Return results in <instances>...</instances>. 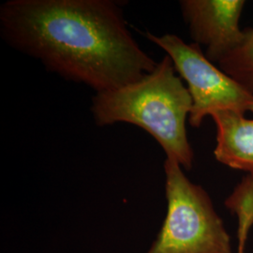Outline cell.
<instances>
[{
    "mask_svg": "<svg viewBox=\"0 0 253 253\" xmlns=\"http://www.w3.org/2000/svg\"><path fill=\"white\" fill-rule=\"evenodd\" d=\"M242 43L227 54L217 66L253 94V27L245 30Z\"/></svg>",
    "mask_w": 253,
    "mask_h": 253,
    "instance_id": "obj_8",
    "label": "cell"
},
{
    "mask_svg": "<svg viewBox=\"0 0 253 253\" xmlns=\"http://www.w3.org/2000/svg\"><path fill=\"white\" fill-rule=\"evenodd\" d=\"M217 139L214 156L218 163L247 172H253V119L221 111L212 115Z\"/></svg>",
    "mask_w": 253,
    "mask_h": 253,
    "instance_id": "obj_6",
    "label": "cell"
},
{
    "mask_svg": "<svg viewBox=\"0 0 253 253\" xmlns=\"http://www.w3.org/2000/svg\"><path fill=\"white\" fill-rule=\"evenodd\" d=\"M0 30L7 43L49 72L96 93L139 81L158 65L111 0H9L0 8Z\"/></svg>",
    "mask_w": 253,
    "mask_h": 253,
    "instance_id": "obj_1",
    "label": "cell"
},
{
    "mask_svg": "<svg viewBox=\"0 0 253 253\" xmlns=\"http://www.w3.org/2000/svg\"><path fill=\"white\" fill-rule=\"evenodd\" d=\"M192 100L172 59L165 55L153 72L118 89L96 93L91 112L99 126L119 122L148 132L163 147L167 158L190 171L194 153L189 142L186 120Z\"/></svg>",
    "mask_w": 253,
    "mask_h": 253,
    "instance_id": "obj_2",
    "label": "cell"
},
{
    "mask_svg": "<svg viewBox=\"0 0 253 253\" xmlns=\"http://www.w3.org/2000/svg\"><path fill=\"white\" fill-rule=\"evenodd\" d=\"M244 0H182L181 13L193 43L206 48V56L218 63L242 43L240 28Z\"/></svg>",
    "mask_w": 253,
    "mask_h": 253,
    "instance_id": "obj_5",
    "label": "cell"
},
{
    "mask_svg": "<svg viewBox=\"0 0 253 253\" xmlns=\"http://www.w3.org/2000/svg\"><path fill=\"white\" fill-rule=\"evenodd\" d=\"M145 38L162 48L172 59L176 73L186 82L192 100L189 122L200 127L205 118L217 112L253 113V94L211 62L199 45L187 43L173 34Z\"/></svg>",
    "mask_w": 253,
    "mask_h": 253,
    "instance_id": "obj_4",
    "label": "cell"
},
{
    "mask_svg": "<svg viewBox=\"0 0 253 253\" xmlns=\"http://www.w3.org/2000/svg\"><path fill=\"white\" fill-rule=\"evenodd\" d=\"M166 158L167 214L147 253H233L231 236L208 192Z\"/></svg>",
    "mask_w": 253,
    "mask_h": 253,
    "instance_id": "obj_3",
    "label": "cell"
},
{
    "mask_svg": "<svg viewBox=\"0 0 253 253\" xmlns=\"http://www.w3.org/2000/svg\"><path fill=\"white\" fill-rule=\"evenodd\" d=\"M225 207L237 217V253H245L249 232L253 226V172H248L235 187L225 201Z\"/></svg>",
    "mask_w": 253,
    "mask_h": 253,
    "instance_id": "obj_7",
    "label": "cell"
}]
</instances>
